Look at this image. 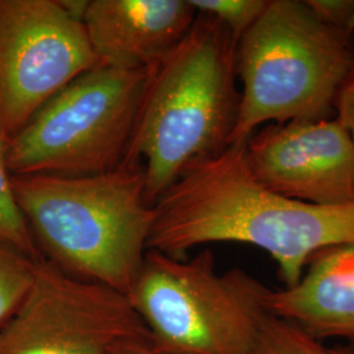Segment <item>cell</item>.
Returning a JSON list of instances; mask_svg holds the SVG:
<instances>
[{"instance_id":"52a82bcc","label":"cell","mask_w":354,"mask_h":354,"mask_svg":"<svg viewBox=\"0 0 354 354\" xmlns=\"http://www.w3.org/2000/svg\"><path fill=\"white\" fill-rule=\"evenodd\" d=\"M62 0H0V134L6 143L77 76L99 66Z\"/></svg>"},{"instance_id":"5b68a950","label":"cell","mask_w":354,"mask_h":354,"mask_svg":"<svg viewBox=\"0 0 354 354\" xmlns=\"http://www.w3.org/2000/svg\"><path fill=\"white\" fill-rule=\"evenodd\" d=\"M270 292L241 268L218 272L209 248L192 259L149 250L127 297L165 353L250 354Z\"/></svg>"},{"instance_id":"ac0fdd59","label":"cell","mask_w":354,"mask_h":354,"mask_svg":"<svg viewBox=\"0 0 354 354\" xmlns=\"http://www.w3.org/2000/svg\"><path fill=\"white\" fill-rule=\"evenodd\" d=\"M113 354H168L159 349L153 342L151 336H145L138 339H131L127 342H120L114 348Z\"/></svg>"},{"instance_id":"4fadbf2b","label":"cell","mask_w":354,"mask_h":354,"mask_svg":"<svg viewBox=\"0 0 354 354\" xmlns=\"http://www.w3.org/2000/svg\"><path fill=\"white\" fill-rule=\"evenodd\" d=\"M38 263L0 241V326L26 298Z\"/></svg>"},{"instance_id":"3957f363","label":"cell","mask_w":354,"mask_h":354,"mask_svg":"<svg viewBox=\"0 0 354 354\" xmlns=\"http://www.w3.org/2000/svg\"><path fill=\"white\" fill-rule=\"evenodd\" d=\"M42 257L64 273L129 295L149 251L153 206L142 165L92 176L11 175Z\"/></svg>"},{"instance_id":"8992f818","label":"cell","mask_w":354,"mask_h":354,"mask_svg":"<svg viewBox=\"0 0 354 354\" xmlns=\"http://www.w3.org/2000/svg\"><path fill=\"white\" fill-rule=\"evenodd\" d=\"M150 70L99 64L6 143L11 175L92 176L125 165Z\"/></svg>"},{"instance_id":"2e32d148","label":"cell","mask_w":354,"mask_h":354,"mask_svg":"<svg viewBox=\"0 0 354 354\" xmlns=\"http://www.w3.org/2000/svg\"><path fill=\"white\" fill-rule=\"evenodd\" d=\"M327 26L354 35V0H306Z\"/></svg>"},{"instance_id":"8fae6325","label":"cell","mask_w":354,"mask_h":354,"mask_svg":"<svg viewBox=\"0 0 354 354\" xmlns=\"http://www.w3.org/2000/svg\"><path fill=\"white\" fill-rule=\"evenodd\" d=\"M269 310L319 342L342 339L354 352V244L315 254L295 286L272 290Z\"/></svg>"},{"instance_id":"ba28073f","label":"cell","mask_w":354,"mask_h":354,"mask_svg":"<svg viewBox=\"0 0 354 354\" xmlns=\"http://www.w3.org/2000/svg\"><path fill=\"white\" fill-rule=\"evenodd\" d=\"M145 336L127 295L44 259L26 298L0 326V354H113L120 342Z\"/></svg>"},{"instance_id":"e0dca14e","label":"cell","mask_w":354,"mask_h":354,"mask_svg":"<svg viewBox=\"0 0 354 354\" xmlns=\"http://www.w3.org/2000/svg\"><path fill=\"white\" fill-rule=\"evenodd\" d=\"M335 118L339 120L354 140V64L339 89L335 102Z\"/></svg>"},{"instance_id":"6da1fadb","label":"cell","mask_w":354,"mask_h":354,"mask_svg":"<svg viewBox=\"0 0 354 354\" xmlns=\"http://www.w3.org/2000/svg\"><path fill=\"white\" fill-rule=\"evenodd\" d=\"M222 241L264 250L291 288L315 254L354 244V205L319 206L266 189L244 145H231L188 165L153 203L149 250L185 259L194 247Z\"/></svg>"},{"instance_id":"7a4b0ae2","label":"cell","mask_w":354,"mask_h":354,"mask_svg":"<svg viewBox=\"0 0 354 354\" xmlns=\"http://www.w3.org/2000/svg\"><path fill=\"white\" fill-rule=\"evenodd\" d=\"M238 39L213 16L197 17L176 48L150 70L129 165H142L149 203L188 165L223 151L236 127Z\"/></svg>"},{"instance_id":"9a60e30c","label":"cell","mask_w":354,"mask_h":354,"mask_svg":"<svg viewBox=\"0 0 354 354\" xmlns=\"http://www.w3.org/2000/svg\"><path fill=\"white\" fill-rule=\"evenodd\" d=\"M196 11L213 16L238 39L260 19L269 0H189Z\"/></svg>"},{"instance_id":"d6986e66","label":"cell","mask_w":354,"mask_h":354,"mask_svg":"<svg viewBox=\"0 0 354 354\" xmlns=\"http://www.w3.org/2000/svg\"><path fill=\"white\" fill-rule=\"evenodd\" d=\"M332 351L335 354H354V352L348 348H337V349H332Z\"/></svg>"},{"instance_id":"277c9868","label":"cell","mask_w":354,"mask_h":354,"mask_svg":"<svg viewBox=\"0 0 354 354\" xmlns=\"http://www.w3.org/2000/svg\"><path fill=\"white\" fill-rule=\"evenodd\" d=\"M353 36L323 23L306 0H269L238 42L241 108L230 146L268 122L333 118L354 64Z\"/></svg>"},{"instance_id":"7c38bea8","label":"cell","mask_w":354,"mask_h":354,"mask_svg":"<svg viewBox=\"0 0 354 354\" xmlns=\"http://www.w3.org/2000/svg\"><path fill=\"white\" fill-rule=\"evenodd\" d=\"M0 241L33 261L44 260L13 194L11 174L6 160V140L0 134Z\"/></svg>"},{"instance_id":"5bb4252c","label":"cell","mask_w":354,"mask_h":354,"mask_svg":"<svg viewBox=\"0 0 354 354\" xmlns=\"http://www.w3.org/2000/svg\"><path fill=\"white\" fill-rule=\"evenodd\" d=\"M250 354H335L290 322L269 315Z\"/></svg>"},{"instance_id":"9c48e42d","label":"cell","mask_w":354,"mask_h":354,"mask_svg":"<svg viewBox=\"0 0 354 354\" xmlns=\"http://www.w3.org/2000/svg\"><path fill=\"white\" fill-rule=\"evenodd\" d=\"M244 153L266 189L319 206L354 205V140L335 117L269 124Z\"/></svg>"},{"instance_id":"30bf717a","label":"cell","mask_w":354,"mask_h":354,"mask_svg":"<svg viewBox=\"0 0 354 354\" xmlns=\"http://www.w3.org/2000/svg\"><path fill=\"white\" fill-rule=\"evenodd\" d=\"M196 17L189 0H89L83 26L100 64L151 70L185 37Z\"/></svg>"}]
</instances>
